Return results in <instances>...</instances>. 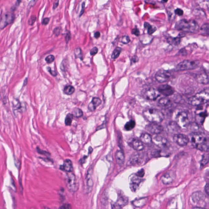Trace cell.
<instances>
[{"label":"cell","instance_id":"cell-1","mask_svg":"<svg viewBox=\"0 0 209 209\" xmlns=\"http://www.w3.org/2000/svg\"><path fill=\"white\" fill-rule=\"evenodd\" d=\"M193 146L204 152L209 150V138L201 132H193L189 137Z\"/></svg>","mask_w":209,"mask_h":209},{"label":"cell","instance_id":"cell-2","mask_svg":"<svg viewBox=\"0 0 209 209\" xmlns=\"http://www.w3.org/2000/svg\"><path fill=\"white\" fill-rule=\"evenodd\" d=\"M175 28L185 32L196 33L199 31V27L195 20L182 19L176 23Z\"/></svg>","mask_w":209,"mask_h":209},{"label":"cell","instance_id":"cell-3","mask_svg":"<svg viewBox=\"0 0 209 209\" xmlns=\"http://www.w3.org/2000/svg\"><path fill=\"white\" fill-rule=\"evenodd\" d=\"M143 115L145 118L151 123H160L164 118L163 113L156 109H146L143 111Z\"/></svg>","mask_w":209,"mask_h":209},{"label":"cell","instance_id":"cell-4","mask_svg":"<svg viewBox=\"0 0 209 209\" xmlns=\"http://www.w3.org/2000/svg\"><path fill=\"white\" fill-rule=\"evenodd\" d=\"M209 101V89L204 90L196 94L189 99V104L193 106H199Z\"/></svg>","mask_w":209,"mask_h":209},{"label":"cell","instance_id":"cell-5","mask_svg":"<svg viewBox=\"0 0 209 209\" xmlns=\"http://www.w3.org/2000/svg\"><path fill=\"white\" fill-rule=\"evenodd\" d=\"M65 184L67 188L70 192L75 193L78 190L79 183L75 175L72 173H68L65 178Z\"/></svg>","mask_w":209,"mask_h":209},{"label":"cell","instance_id":"cell-6","mask_svg":"<svg viewBox=\"0 0 209 209\" xmlns=\"http://www.w3.org/2000/svg\"><path fill=\"white\" fill-rule=\"evenodd\" d=\"M199 64L197 61L185 60L177 65L176 70L178 71L193 70L197 68Z\"/></svg>","mask_w":209,"mask_h":209},{"label":"cell","instance_id":"cell-7","mask_svg":"<svg viewBox=\"0 0 209 209\" xmlns=\"http://www.w3.org/2000/svg\"><path fill=\"white\" fill-rule=\"evenodd\" d=\"M176 122L177 126L181 128H186L189 124L188 114L185 112L178 113L176 116Z\"/></svg>","mask_w":209,"mask_h":209},{"label":"cell","instance_id":"cell-8","mask_svg":"<svg viewBox=\"0 0 209 209\" xmlns=\"http://www.w3.org/2000/svg\"><path fill=\"white\" fill-rule=\"evenodd\" d=\"M142 94L143 97L148 100H155L160 96L159 91L153 87H149L143 90Z\"/></svg>","mask_w":209,"mask_h":209},{"label":"cell","instance_id":"cell-9","mask_svg":"<svg viewBox=\"0 0 209 209\" xmlns=\"http://www.w3.org/2000/svg\"><path fill=\"white\" fill-rule=\"evenodd\" d=\"M93 170L92 167H90L87 170L84 182V190L87 194L90 193L93 186V181L92 179Z\"/></svg>","mask_w":209,"mask_h":209},{"label":"cell","instance_id":"cell-10","mask_svg":"<svg viewBox=\"0 0 209 209\" xmlns=\"http://www.w3.org/2000/svg\"><path fill=\"white\" fill-rule=\"evenodd\" d=\"M145 156L139 153H135L132 155L127 164L129 166H137L143 164L145 161Z\"/></svg>","mask_w":209,"mask_h":209},{"label":"cell","instance_id":"cell-11","mask_svg":"<svg viewBox=\"0 0 209 209\" xmlns=\"http://www.w3.org/2000/svg\"><path fill=\"white\" fill-rule=\"evenodd\" d=\"M171 74L167 70L161 69L157 71L155 75V79L160 83L166 82L169 79Z\"/></svg>","mask_w":209,"mask_h":209},{"label":"cell","instance_id":"cell-12","mask_svg":"<svg viewBox=\"0 0 209 209\" xmlns=\"http://www.w3.org/2000/svg\"><path fill=\"white\" fill-rule=\"evenodd\" d=\"M173 140L180 146H185L189 141V137L182 134H175L173 137Z\"/></svg>","mask_w":209,"mask_h":209},{"label":"cell","instance_id":"cell-13","mask_svg":"<svg viewBox=\"0 0 209 209\" xmlns=\"http://www.w3.org/2000/svg\"><path fill=\"white\" fill-rule=\"evenodd\" d=\"M152 142L159 148H165L168 147L169 143L166 138L162 136L156 135L153 137Z\"/></svg>","mask_w":209,"mask_h":209},{"label":"cell","instance_id":"cell-14","mask_svg":"<svg viewBox=\"0 0 209 209\" xmlns=\"http://www.w3.org/2000/svg\"><path fill=\"white\" fill-rule=\"evenodd\" d=\"M14 16L11 13H6L2 17L1 20V29L4 28L7 25L11 24L14 21Z\"/></svg>","mask_w":209,"mask_h":209},{"label":"cell","instance_id":"cell-15","mask_svg":"<svg viewBox=\"0 0 209 209\" xmlns=\"http://www.w3.org/2000/svg\"><path fill=\"white\" fill-rule=\"evenodd\" d=\"M146 129L150 133L156 135L160 134L163 130V127L160 123H151L147 125Z\"/></svg>","mask_w":209,"mask_h":209},{"label":"cell","instance_id":"cell-16","mask_svg":"<svg viewBox=\"0 0 209 209\" xmlns=\"http://www.w3.org/2000/svg\"><path fill=\"white\" fill-rule=\"evenodd\" d=\"M143 179L140 177L135 176H133L131 178L130 183V188L133 192H136L138 190L141 183L143 182Z\"/></svg>","mask_w":209,"mask_h":209},{"label":"cell","instance_id":"cell-17","mask_svg":"<svg viewBox=\"0 0 209 209\" xmlns=\"http://www.w3.org/2000/svg\"><path fill=\"white\" fill-rule=\"evenodd\" d=\"M158 90L164 96L168 97L172 95L174 93V90L171 86L167 84L162 85L158 88Z\"/></svg>","mask_w":209,"mask_h":209},{"label":"cell","instance_id":"cell-18","mask_svg":"<svg viewBox=\"0 0 209 209\" xmlns=\"http://www.w3.org/2000/svg\"><path fill=\"white\" fill-rule=\"evenodd\" d=\"M175 177L174 174L172 171L167 172L161 178V181L163 184L168 185L172 183L174 180Z\"/></svg>","mask_w":209,"mask_h":209},{"label":"cell","instance_id":"cell-19","mask_svg":"<svg viewBox=\"0 0 209 209\" xmlns=\"http://www.w3.org/2000/svg\"><path fill=\"white\" fill-rule=\"evenodd\" d=\"M60 169L61 170L67 172L68 173L72 172L73 170L72 161L69 159L65 160L64 163V164L60 166Z\"/></svg>","mask_w":209,"mask_h":209},{"label":"cell","instance_id":"cell-20","mask_svg":"<svg viewBox=\"0 0 209 209\" xmlns=\"http://www.w3.org/2000/svg\"><path fill=\"white\" fill-rule=\"evenodd\" d=\"M128 201V198L126 196H125L123 193H119L117 201L116 202V203L119 206L123 208L124 207L127 205Z\"/></svg>","mask_w":209,"mask_h":209},{"label":"cell","instance_id":"cell-21","mask_svg":"<svg viewBox=\"0 0 209 209\" xmlns=\"http://www.w3.org/2000/svg\"><path fill=\"white\" fill-rule=\"evenodd\" d=\"M132 148L137 151H141L144 149V146L143 143L140 140L133 139L130 143Z\"/></svg>","mask_w":209,"mask_h":209},{"label":"cell","instance_id":"cell-22","mask_svg":"<svg viewBox=\"0 0 209 209\" xmlns=\"http://www.w3.org/2000/svg\"><path fill=\"white\" fill-rule=\"evenodd\" d=\"M158 105L160 107L163 109H167L171 107L172 103L170 100L167 97L161 98L158 102Z\"/></svg>","mask_w":209,"mask_h":209},{"label":"cell","instance_id":"cell-23","mask_svg":"<svg viewBox=\"0 0 209 209\" xmlns=\"http://www.w3.org/2000/svg\"><path fill=\"white\" fill-rule=\"evenodd\" d=\"M148 200V197H143L135 199L132 201V204L134 206L137 207H141L146 204Z\"/></svg>","mask_w":209,"mask_h":209},{"label":"cell","instance_id":"cell-24","mask_svg":"<svg viewBox=\"0 0 209 209\" xmlns=\"http://www.w3.org/2000/svg\"><path fill=\"white\" fill-rule=\"evenodd\" d=\"M101 103V101L99 98L97 97H94L92 98V101L89 104L88 106V110L90 111H93L95 110L96 108L99 106Z\"/></svg>","mask_w":209,"mask_h":209},{"label":"cell","instance_id":"cell-25","mask_svg":"<svg viewBox=\"0 0 209 209\" xmlns=\"http://www.w3.org/2000/svg\"><path fill=\"white\" fill-rule=\"evenodd\" d=\"M197 81L202 84H207L209 82V79L205 72L199 73L196 76Z\"/></svg>","mask_w":209,"mask_h":209},{"label":"cell","instance_id":"cell-26","mask_svg":"<svg viewBox=\"0 0 209 209\" xmlns=\"http://www.w3.org/2000/svg\"><path fill=\"white\" fill-rule=\"evenodd\" d=\"M116 162L119 166H122L125 162V157L124 154L122 151L119 150L116 152Z\"/></svg>","mask_w":209,"mask_h":209},{"label":"cell","instance_id":"cell-27","mask_svg":"<svg viewBox=\"0 0 209 209\" xmlns=\"http://www.w3.org/2000/svg\"><path fill=\"white\" fill-rule=\"evenodd\" d=\"M140 140L142 143L146 144H149L152 142V138L151 136L148 133H143L141 135Z\"/></svg>","mask_w":209,"mask_h":209},{"label":"cell","instance_id":"cell-28","mask_svg":"<svg viewBox=\"0 0 209 209\" xmlns=\"http://www.w3.org/2000/svg\"><path fill=\"white\" fill-rule=\"evenodd\" d=\"M204 197V194L200 192H195L193 193L192 196V198L193 201L196 202L203 200Z\"/></svg>","mask_w":209,"mask_h":209},{"label":"cell","instance_id":"cell-29","mask_svg":"<svg viewBox=\"0 0 209 209\" xmlns=\"http://www.w3.org/2000/svg\"><path fill=\"white\" fill-rule=\"evenodd\" d=\"M209 162V153L205 152L203 154L201 161H200V167H203L206 166Z\"/></svg>","mask_w":209,"mask_h":209},{"label":"cell","instance_id":"cell-30","mask_svg":"<svg viewBox=\"0 0 209 209\" xmlns=\"http://www.w3.org/2000/svg\"><path fill=\"white\" fill-rule=\"evenodd\" d=\"M145 28L147 29L148 34L151 35L156 31V28L155 27L152 26L148 22H145L144 24Z\"/></svg>","mask_w":209,"mask_h":209},{"label":"cell","instance_id":"cell-31","mask_svg":"<svg viewBox=\"0 0 209 209\" xmlns=\"http://www.w3.org/2000/svg\"><path fill=\"white\" fill-rule=\"evenodd\" d=\"M167 42L170 44L177 46L181 42V39L178 37H170L167 39Z\"/></svg>","mask_w":209,"mask_h":209},{"label":"cell","instance_id":"cell-32","mask_svg":"<svg viewBox=\"0 0 209 209\" xmlns=\"http://www.w3.org/2000/svg\"><path fill=\"white\" fill-rule=\"evenodd\" d=\"M200 32L202 35L209 36V24H205L201 27Z\"/></svg>","mask_w":209,"mask_h":209},{"label":"cell","instance_id":"cell-33","mask_svg":"<svg viewBox=\"0 0 209 209\" xmlns=\"http://www.w3.org/2000/svg\"><path fill=\"white\" fill-rule=\"evenodd\" d=\"M75 87L71 85H68L64 87V92L65 94L71 95L75 92Z\"/></svg>","mask_w":209,"mask_h":209},{"label":"cell","instance_id":"cell-34","mask_svg":"<svg viewBox=\"0 0 209 209\" xmlns=\"http://www.w3.org/2000/svg\"><path fill=\"white\" fill-rule=\"evenodd\" d=\"M121 51H122V49H121V47H116V48L115 49V50H114L112 54V59H114V60L117 59L119 56Z\"/></svg>","mask_w":209,"mask_h":209},{"label":"cell","instance_id":"cell-35","mask_svg":"<svg viewBox=\"0 0 209 209\" xmlns=\"http://www.w3.org/2000/svg\"><path fill=\"white\" fill-rule=\"evenodd\" d=\"M135 125V122L133 120H130V121L127 122L125 125V129L127 131L131 130L134 128Z\"/></svg>","mask_w":209,"mask_h":209},{"label":"cell","instance_id":"cell-36","mask_svg":"<svg viewBox=\"0 0 209 209\" xmlns=\"http://www.w3.org/2000/svg\"><path fill=\"white\" fill-rule=\"evenodd\" d=\"M72 115L76 118H80L83 115V112L82 110L78 108H75L72 111Z\"/></svg>","mask_w":209,"mask_h":209},{"label":"cell","instance_id":"cell-37","mask_svg":"<svg viewBox=\"0 0 209 209\" xmlns=\"http://www.w3.org/2000/svg\"><path fill=\"white\" fill-rule=\"evenodd\" d=\"M73 115L72 114H68L65 119V124L67 126H70L72 124L73 119Z\"/></svg>","mask_w":209,"mask_h":209},{"label":"cell","instance_id":"cell-38","mask_svg":"<svg viewBox=\"0 0 209 209\" xmlns=\"http://www.w3.org/2000/svg\"><path fill=\"white\" fill-rule=\"evenodd\" d=\"M75 54L76 58H79L82 59V51L79 47L76 48L75 50Z\"/></svg>","mask_w":209,"mask_h":209},{"label":"cell","instance_id":"cell-39","mask_svg":"<svg viewBox=\"0 0 209 209\" xmlns=\"http://www.w3.org/2000/svg\"><path fill=\"white\" fill-rule=\"evenodd\" d=\"M120 41L123 43L127 44L130 41V39L128 36H124L121 37Z\"/></svg>","mask_w":209,"mask_h":209},{"label":"cell","instance_id":"cell-40","mask_svg":"<svg viewBox=\"0 0 209 209\" xmlns=\"http://www.w3.org/2000/svg\"><path fill=\"white\" fill-rule=\"evenodd\" d=\"M54 59H55V57L54 56L50 55L46 57L45 60L48 64H50L54 61Z\"/></svg>","mask_w":209,"mask_h":209},{"label":"cell","instance_id":"cell-41","mask_svg":"<svg viewBox=\"0 0 209 209\" xmlns=\"http://www.w3.org/2000/svg\"><path fill=\"white\" fill-rule=\"evenodd\" d=\"M36 17L35 16H31L28 20V24L30 25H33L36 20Z\"/></svg>","mask_w":209,"mask_h":209},{"label":"cell","instance_id":"cell-42","mask_svg":"<svg viewBox=\"0 0 209 209\" xmlns=\"http://www.w3.org/2000/svg\"><path fill=\"white\" fill-rule=\"evenodd\" d=\"M136 175L137 177H140V178H142V177H144L145 175L144 170L142 169L138 171L137 173L136 174Z\"/></svg>","mask_w":209,"mask_h":209},{"label":"cell","instance_id":"cell-43","mask_svg":"<svg viewBox=\"0 0 209 209\" xmlns=\"http://www.w3.org/2000/svg\"><path fill=\"white\" fill-rule=\"evenodd\" d=\"M59 209H72V206L70 204H65L60 206Z\"/></svg>","mask_w":209,"mask_h":209},{"label":"cell","instance_id":"cell-44","mask_svg":"<svg viewBox=\"0 0 209 209\" xmlns=\"http://www.w3.org/2000/svg\"><path fill=\"white\" fill-rule=\"evenodd\" d=\"M98 52V49L97 47H95L92 48L90 51V54L91 55L94 56L97 54Z\"/></svg>","mask_w":209,"mask_h":209},{"label":"cell","instance_id":"cell-45","mask_svg":"<svg viewBox=\"0 0 209 209\" xmlns=\"http://www.w3.org/2000/svg\"><path fill=\"white\" fill-rule=\"evenodd\" d=\"M132 34H133V35H136V36H138L140 35V31L139 30H138V29H137V28H135L132 29Z\"/></svg>","mask_w":209,"mask_h":209},{"label":"cell","instance_id":"cell-46","mask_svg":"<svg viewBox=\"0 0 209 209\" xmlns=\"http://www.w3.org/2000/svg\"><path fill=\"white\" fill-rule=\"evenodd\" d=\"M174 12L178 16L183 15V11L182 9H179V8H177V9H175Z\"/></svg>","mask_w":209,"mask_h":209},{"label":"cell","instance_id":"cell-47","mask_svg":"<svg viewBox=\"0 0 209 209\" xmlns=\"http://www.w3.org/2000/svg\"><path fill=\"white\" fill-rule=\"evenodd\" d=\"M138 58L137 56H134L132 57V59H131V64H134L138 62Z\"/></svg>","mask_w":209,"mask_h":209},{"label":"cell","instance_id":"cell-48","mask_svg":"<svg viewBox=\"0 0 209 209\" xmlns=\"http://www.w3.org/2000/svg\"><path fill=\"white\" fill-rule=\"evenodd\" d=\"M61 31V29L60 28L57 27L54 29L53 32L55 35L58 36L60 34Z\"/></svg>","mask_w":209,"mask_h":209},{"label":"cell","instance_id":"cell-49","mask_svg":"<svg viewBox=\"0 0 209 209\" xmlns=\"http://www.w3.org/2000/svg\"><path fill=\"white\" fill-rule=\"evenodd\" d=\"M47 70H48L49 72L50 73L51 75H52V76H57V73L55 71H53V70H51L50 68H47Z\"/></svg>","mask_w":209,"mask_h":209},{"label":"cell","instance_id":"cell-50","mask_svg":"<svg viewBox=\"0 0 209 209\" xmlns=\"http://www.w3.org/2000/svg\"><path fill=\"white\" fill-rule=\"evenodd\" d=\"M37 152H38V153H39V154H44V155H49V154H50V153H48V152L41 150L40 148H37Z\"/></svg>","mask_w":209,"mask_h":209},{"label":"cell","instance_id":"cell-51","mask_svg":"<svg viewBox=\"0 0 209 209\" xmlns=\"http://www.w3.org/2000/svg\"><path fill=\"white\" fill-rule=\"evenodd\" d=\"M50 21V19L48 18H44L42 20V24L43 25H46L48 24Z\"/></svg>","mask_w":209,"mask_h":209},{"label":"cell","instance_id":"cell-52","mask_svg":"<svg viewBox=\"0 0 209 209\" xmlns=\"http://www.w3.org/2000/svg\"><path fill=\"white\" fill-rule=\"evenodd\" d=\"M205 193L207 195H209V182L207 183L205 187Z\"/></svg>","mask_w":209,"mask_h":209},{"label":"cell","instance_id":"cell-53","mask_svg":"<svg viewBox=\"0 0 209 209\" xmlns=\"http://www.w3.org/2000/svg\"><path fill=\"white\" fill-rule=\"evenodd\" d=\"M70 38H71V35H70V32L68 33L65 37V41H66L67 43H68Z\"/></svg>","mask_w":209,"mask_h":209},{"label":"cell","instance_id":"cell-54","mask_svg":"<svg viewBox=\"0 0 209 209\" xmlns=\"http://www.w3.org/2000/svg\"><path fill=\"white\" fill-rule=\"evenodd\" d=\"M85 6V3L84 2H83V3H82V9H81V13H80V14L79 15L80 17H81V15H82V14H83L84 12Z\"/></svg>","mask_w":209,"mask_h":209},{"label":"cell","instance_id":"cell-55","mask_svg":"<svg viewBox=\"0 0 209 209\" xmlns=\"http://www.w3.org/2000/svg\"><path fill=\"white\" fill-rule=\"evenodd\" d=\"M101 36V33L99 31H96L94 33V37L96 38H99L100 36Z\"/></svg>","mask_w":209,"mask_h":209},{"label":"cell","instance_id":"cell-56","mask_svg":"<svg viewBox=\"0 0 209 209\" xmlns=\"http://www.w3.org/2000/svg\"><path fill=\"white\" fill-rule=\"evenodd\" d=\"M59 1H55V2H54V4H53V9H56V8L57 7H58V6H59Z\"/></svg>","mask_w":209,"mask_h":209},{"label":"cell","instance_id":"cell-57","mask_svg":"<svg viewBox=\"0 0 209 209\" xmlns=\"http://www.w3.org/2000/svg\"><path fill=\"white\" fill-rule=\"evenodd\" d=\"M87 158V156H84V157L83 158L81 159V161H81V162H80L81 163V164H83L84 163L85 160H86V158Z\"/></svg>","mask_w":209,"mask_h":209},{"label":"cell","instance_id":"cell-58","mask_svg":"<svg viewBox=\"0 0 209 209\" xmlns=\"http://www.w3.org/2000/svg\"><path fill=\"white\" fill-rule=\"evenodd\" d=\"M92 151H93V149L91 147H90L89 149V154H90L92 152Z\"/></svg>","mask_w":209,"mask_h":209},{"label":"cell","instance_id":"cell-59","mask_svg":"<svg viewBox=\"0 0 209 209\" xmlns=\"http://www.w3.org/2000/svg\"><path fill=\"white\" fill-rule=\"evenodd\" d=\"M193 209H206L204 208H203V207H193Z\"/></svg>","mask_w":209,"mask_h":209},{"label":"cell","instance_id":"cell-60","mask_svg":"<svg viewBox=\"0 0 209 209\" xmlns=\"http://www.w3.org/2000/svg\"><path fill=\"white\" fill-rule=\"evenodd\" d=\"M45 209H50V208H49V207H45Z\"/></svg>","mask_w":209,"mask_h":209}]
</instances>
